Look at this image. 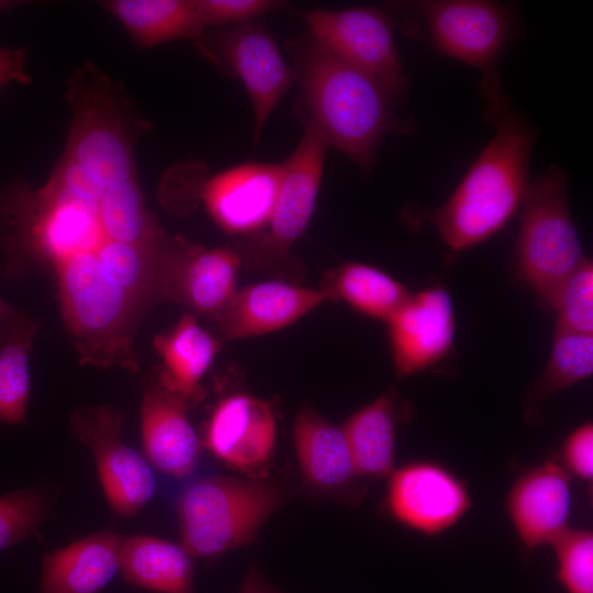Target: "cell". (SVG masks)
<instances>
[{"instance_id":"1","label":"cell","mask_w":593,"mask_h":593,"mask_svg":"<svg viewBox=\"0 0 593 593\" xmlns=\"http://www.w3.org/2000/svg\"><path fill=\"white\" fill-rule=\"evenodd\" d=\"M163 236L137 178L104 189L63 156L41 188L14 178L0 190L2 276L48 271L64 325L80 342L138 328L167 280Z\"/></svg>"},{"instance_id":"2","label":"cell","mask_w":593,"mask_h":593,"mask_svg":"<svg viewBox=\"0 0 593 593\" xmlns=\"http://www.w3.org/2000/svg\"><path fill=\"white\" fill-rule=\"evenodd\" d=\"M484 118L495 134L451 195L434 210L411 213L412 225L432 224L458 254L500 232L521 208L536 132L503 93L486 102Z\"/></svg>"},{"instance_id":"3","label":"cell","mask_w":593,"mask_h":593,"mask_svg":"<svg viewBox=\"0 0 593 593\" xmlns=\"http://www.w3.org/2000/svg\"><path fill=\"white\" fill-rule=\"evenodd\" d=\"M299 82V110L328 147L350 158L368 176L382 139L410 134L380 87L366 74L316 42L310 34L289 43Z\"/></svg>"},{"instance_id":"4","label":"cell","mask_w":593,"mask_h":593,"mask_svg":"<svg viewBox=\"0 0 593 593\" xmlns=\"http://www.w3.org/2000/svg\"><path fill=\"white\" fill-rule=\"evenodd\" d=\"M72 116L63 156L104 189L136 177L134 148L148 128L122 85L92 63L67 81Z\"/></svg>"},{"instance_id":"5","label":"cell","mask_w":593,"mask_h":593,"mask_svg":"<svg viewBox=\"0 0 593 593\" xmlns=\"http://www.w3.org/2000/svg\"><path fill=\"white\" fill-rule=\"evenodd\" d=\"M567 176L551 165L529 181L515 249L518 279L545 310H553L569 277L586 259L568 201Z\"/></svg>"},{"instance_id":"6","label":"cell","mask_w":593,"mask_h":593,"mask_svg":"<svg viewBox=\"0 0 593 593\" xmlns=\"http://www.w3.org/2000/svg\"><path fill=\"white\" fill-rule=\"evenodd\" d=\"M284 500L275 482L224 475L198 479L177 501L180 545L192 557L247 546Z\"/></svg>"},{"instance_id":"7","label":"cell","mask_w":593,"mask_h":593,"mask_svg":"<svg viewBox=\"0 0 593 593\" xmlns=\"http://www.w3.org/2000/svg\"><path fill=\"white\" fill-rule=\"evenodd\" d=\"M443 55L475 67L480 93L489 101L502 94L499 67L516 32L507 4L486 0H419L400 4Z\"/></svg>"},{"instance_id":"8","label":"cell","mask_w":593,"mask_h":593,"mask_svg":"<svg viewBox=\"0 0 593 593\" xmlns=\"http://www.w3.org/2000/svg\"><path fill=\"white\" fill-rule=\"evenodd\" d=\"M309 34L370 77L392 104L403 100L409 80L389 16L374 7L302 13Z\"/></svg>"},{"instance_id":"9","label":"cell","mask_w":593,"mask_h":593,"mask_svg":"<svg viewBox=\"0 0 593 593\" xmlns=\"http://www.w3.org/2000/svg\"><path fill=\"white\" fill-rule=\"evenodd\" d=\"M123 413L111 405L80 406L70 429L94 455L107 501L116 516L132 517L154 496L156 479L139 452L121 439Z\"/></svg>"},{"instance_id":"10","label":"cell","mask_w":593,"mask_h":593,"mask_svg":"<svg viewBox=\"0 0 593 593\" xmlns=\"http://www.w3.org/2000/svg\"><path fill=\"white\" fill-rule=\"evenodd\" d=\"M195 45L220 71L244 83L254 109L256 145L275 105L294 82V70L286 64L270 33L255 22L202 36Z\"/></svg>"},{"instance_id":"11","label":"cell","mask_w":593,"mask_h":593,"mask_svg":"<svg viewBox=\"0 0 593 593\" xmlns=\"http://www.w3.org/2000/svg\"><path fill=\"white\" fill-rule=\"evenodd\" d=\"M383 499L387 515L425 536H437L455 526L468 512L467 483L446 466L416 460L389 474Z\"/></svg>"},{"instance_id":"12","label":"cell","mask_w":593,"mask_h":593,"mask_svg":"<svg viewBox=\"0 0 593 593\" xmlns=\"http://www.w3.org/2000/svg\"><path fill=\"white\" fill-rule=\"evenodd\" d=\"M396 376L424 371L446 357L455 338L454 305L439 287L410 295L387 322Z\"/></svg>"},{"instance_id":"13","label":"cell","mask_w":593,"mask_h":593,"mask_svg":"<svg viewBox=\"0 0 593 593\" xmlns=\"http://www.w3.org/2000/svg\"><path fill=\"white\" fill-rule=\"evenodd\" d=\"M328 148L318 130L306 121L302 138L282 164V179L268 223L269 232L258 236L257 249L287 254L302 235L314 211Z\"/></svg>"},{"instance_id":"14","label":"cell","mask_w":593,"mask_h":593,"mask_svg":"<svg viewBox=\"0 0 593 593\" xmlns=\"http://www.w3.org/2000/svg\"><path fill=\"white\" fill-rule=\"evenodd\" d=\"M277 425L269 402L236 393L222 399L209 419L205 447L226 466L249 474L273 457Z\"/></svg>"},{"instance_id":"15","label":"cell","mask_w":593,"mask_h":593,"mask_svg":"<svg viewBox=\"0 0 593 593\" xmlns=\"http://www.w3.org/2000/svg\"><path fill=\"white\" fill-rule=\"evenodd\" d=\"M293 443L304 483L312 490L356 506L363 499L361 483L342 429L311 405L295 417Z\"/></svg>"},{"instance_id":"16","label":"cell","mask_w":593,"mask_h":593,"mask_svg":"<svg viewBox=\"0 0 593 593\" xmlns=\"http://www.w3.org/2000/svg\"><path fill=\"white\" fill-rule=\"evenodd\" d=\"M505 504L510 521L526 550L550 545L569 527L572 506L570 474L557 457L548 458L517 477Z\"/></svg>"},{"instance_id":"17","label":"cell","mask_w":593,"mask_h":593,"mask_svg":"<svg viewBox=\"0 0 593 593\" xmlns=\"http://www.w3.org/2000/svg\"><path fill=\"white\" fill-rule=\"evenodd\" d=\"M282 164L248 163L213 177L202 198L226 233L247 234L268 225L282 179Z\"/></svg>"},{"instance_id":"18","label":"cell","mask_w":593,"mask_h":593,"mask_svg":"<svg viewBox=\"0 0 593 593\" xmlns=\"http://www.w3.org/2000/svg\"><path fill=\"white\" fill-rule=\"evenodd\" d=\"M321 290L283 281H265L235 291L227 304L212 317L219 340L240 339L290 325L323 301Z\"/></svg>"},{"instance_id":"19","label":"cell","mask_w":593,"mask_h":593,"mask_svg":"<svg viewBox=\"0 0 593 593\" xmlns=\"http://www.w3.org/2000/svg\"><path fill=\"white\" fill-rule=\"evenodd\" d=\"M188 404L158 381L146 384L141 407L142 445L149 465L182 478L197 466L199 437L187 415Z\"/></svg>"},{"instance_id":"20","label":"cell","mask_w":593,"mask_h":593,"mask_svg":"<svg viewBox=\"0 0 593 593\" xmlns=\"http://www.w3.org/2000/svg\"><path fill=\"white\" fill-rule=\"evenodd\" d=\"M120 545L103 529L46 553L40 593H100L120 571Z\"/></svg>"},{"instance_id":"21","label":"cell","mask_w":593,"mask_h":593,"mask_svg":"<svg viewBox=\"0 0 593 593\" xmlns=\"http://www.w3.org/2000/svg\"><path fill=\"white\" fill-rule=\"evenodd\" d=\"M412 411V405L390 389L345 421L342 429L360 478H383L393 471L396 428Z\"/></svg>"},{"instance_id":"22","label":"cell","mask_w":593,"mask_h":593,"mask_svg":"<svg viewBox=\"0 0 593 593\" xmlns=\"http://www.w3.org/2000/svg\"><path fill=\"white\" fill-rule=\"evenodd\" d=\"M153 345L163 361L158 383L188 406L199 402L205 394L202 378L221 350V342L188 312L171 331L156 335Z\"/></svg>"},{"instance_id":"23","label":"cell","mask_w":593,"mask_h":593,"mask_svg":"<svg viewBox=\"0 0 593 593\" xmlns=\"http://www.w3.org/2000/svg\"><path fill=\"white\" fill-rule=\"evenodd\" d=\"M120 571L126 582L156 593H193L192 556L181 546L150 536L121 539Z\"/></svg>"},{"instance_id":"24","label":"cell","mask_w":593,"mask_h":593,"mask_svg":"<svg viewBox=\"0 0 593 593\" xmlns=\"http://www.w3.org/2000/svg\"><path fill=\"white\" fill-rule=\"evenodd\" d=\"M240 260L231 247L192 245L179 272L176 302L212 318L236 291Z\"/></svg>"},{"instance_id":"25","label":"cell","mask_w":593,"mask_h":593,"mask_svg":"<svg viewBox=\"0 0 593 593\" xmlns=\"http://www.w3.org/2000/svg\"><path fill=\"white\" fill-rule=\"evenodd\" d=\"M101 5L145 48L174 40L197 41L205 29L194 0H111Z\"/></svg>"},{"instance_id":"26","label":"cell","mask_w":593,"mask_h":593,"mask_svg":"<svg viewBox=\"0 0 593 593\" xmlns=\"http://www.w3.org/2000/svg\"><path fill=\"white\" fill-rule=\"evenodd\" d=\"M40 323L16 313L0 324V423L25 422L30 398L29 358Z\"/></svg>"},{"instance_id":"27","label":"cell","mask_w":593,"mask_h":593,"mask_svg":"<svg viewBox=\"0 0 593 593\" xmlns=\"http://www.w3.org/2000/svg\"><path fill=\"white\" fill-rule=\"evenodd\" d=\"M326 298L344 300L357 311L388 322L410 293L382 270L359 262H347L335 270L322 287Z\"/></svg>"},{"instance_id":"28","label":"cell","mask_w":593,"mask_h":593,"mask_svg":"<svg viewBox=\"0 0 593 593\" xmlns=\"http://www.w3.org/2000/svg\"><path fill=\"white\" fill-rule=\"evenodd\" d=\"M592 372L593 336L555 332L547 365L527 392L524 419L537 424L549 398L589 378Z\"/></svg>"},{"instance_id":"29","label":"cell","mask_w":593,"mask_h":593,"mask_svg":"<svg viewBox=\"0 0 593 593\" xmlns=\"http://www.w3.org/2000/svg\"><path fill=\"white\" fill-rule=\"evenodd\" d=\"M557 579L567 593H593V533L567 527L550 544Z\"/></svg>"},{"instance_id":"30","label":"cell","mask_w":593,"mask_h":593,"mask_svg":"<svg viewBox=\"0 0 593 593\" xmlns=\"http://www.w3.org/2000/svg\"><path fill=\"white\" fill-rule=\"evenodd\" d=\"M48 513V501L40 489H25L0 496V550L31 535H38Z\"/></svg>"},{"instance_id":"31","label":"cell","mask_w":593,"mask_h":593,"mask_svg":"<svg viewBox=\"0 0 593 593\" xmlns=\"http://www.w3.org/2000/svg\"><path fill=\"white\" fill-rule=\"evenodd\" d=\"M553 311L555 332L593 334V266L588 258L563 284Z\"/></svg>"},{"instance_id":"32","label":"cell","mask_w":593,"mask_h":593,"mask_svg":"<svg viewBox=\"0 0 593 593\" xmlns=\"http://www.w3.org/2000/svg\"><path fill=\"white\" fill-rule=\"evenodd\" d=\"M201 23L223 25L235 23L242 25L261 15L286 7L284 2L272 0H194Z\"/></svg>"},{"instance_id":"33","label":"cell","mask_w":593,"mask_h":593,"mask_svg":"<svg viewBox=\"0 0 593 593\" xmlns=\"http://www.w3.org/2000/svg\"><path fill=\"white\" fill-rule=\"evenodd\" d=\"M560 463L569 474L592 484L593 425L591 422L581 424L564 438Z\"/></svg>"},{"instance_id":"34","label":"cell","mask_w":593,"mask_h":593,"mask_svg":"<svg viewBox=\"0 0 593 593\" xmlns=\"http://www.w3.org/2000/svg\"><path fill=\"white\" fill-rule=\"evenodd\" d=\"M26 51L20 47H0V88L11 82L30 85L31 76L25 70Z\"/></svg>"},{"instance_id":"35","label":"cell","mask_w":593,"mask_h":593,"mask_svg":"<svg viewBox=\"0 0 593 593\" xmlns=\"http://www.w3.org/2000/svg\"><path fill=\"white\" fill-rule=\"evenodd\" d=\"M237 593H283L275 588L262 574L257 564H253Z\"/></svg>"},{"instance_id":"36","label":"cell","mask_w":593,"mask_h":593,"mask_svg":"<svg viewBox=\"0 0 593 593\" xmlns=\"http://www.w3.org/2000/svg\"><path fill=\"white\" fill-rule=\"evenodd\" d=\"M16 313L19 312L13 305L0 298V324H2Z\"/></svg>"},{"instance_id":"37","label":"cell","mask_w":593,"mask_h":593,"mask_svg":"<svg viewBox=\"0 0 593 593\" xmlns=\"http://www.w3.org/2000/svg\"><path fill=\"white\" fill-rule=\"evenodd\" d=\"M16 3L15 1H8V0H0V10L10 9L14 7Z\"/></svg>"}]
</instances>
